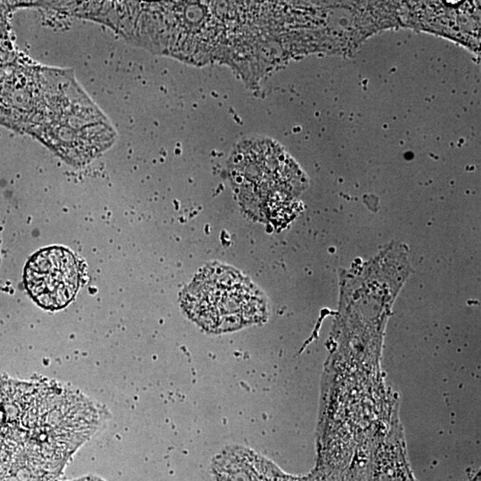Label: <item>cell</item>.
Returning <instances> with one entry per match:
<instances>
[{
  "label": "cell",
  "mask_w": 481,
  "mask_h": 481,
  "mask_svg": "<svg viewBox=\"0 0 481 481\" xmlns=\"http://www.w3.org/2000/svg\"><path fill=\"white\" fill-rule=\"evenodd\" d=\"M83 273L82 261L73 251L60 246L45 248L29 260L25 287L42 309L59 311L75 298Z\"/></svg>",
  "instance_id": "3957f363"
},
{
  "label": "cell",
  "mask_w": 481,
  "mask_h": 481,
  "mask_svg": "<svg viewBox=\"0 0 481 481\" xmlns=\"http://www.w3.org/2000/svg\"><path fill=\"white\" fill-rule=\"evenodd\" d=\"M187 315L205 330L224 332L256 324L266 316V299L244 276L229 267L211 266L184 290Z\"/></svg>",
  "instance_id": "7a4b0ae2"
},
{
  "label": "cell",
  "mask_w": 481,
  "mask_h": 481,
  "mask_svg": "<svg viewBox=\"0 0 481 481\" xmlns=\"http://www.w3.org/2000/svg\"><path fill=\"white\" fill-rule=\"evenodd\" d=\"M98 406L53 383L0 379V454L59 471L100 422Z\"/></svg>",
  "instance_id": "6da1fadb"
}]
</instances>
